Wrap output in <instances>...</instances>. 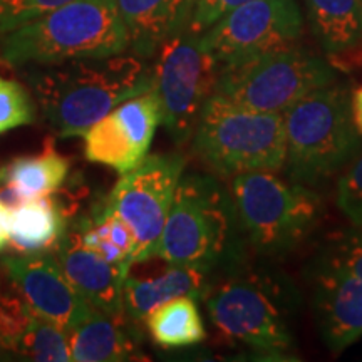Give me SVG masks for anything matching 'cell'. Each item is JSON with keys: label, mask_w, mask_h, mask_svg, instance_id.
<instances>
[{"label": "cell", "mask_w": 362, "mask_h": 362, "mask_svg": "<svg viewBox=\"0 0 362 362\" xmlns=\"http://www.w3.org/2000/svg\"><path fill=\"white\" fill-rule=\"evenodd\" d=\"M242 232L262 257H282L314 228L320 202L305 185L284 181L274 171H250L232 178Z\"/></svg>", "instance_id": "7"}, {"label": "cell", "mask_w": 362, "mask_h": 362, "mask_svg": "<svg viewBox=\"0 0 362 362\" xmlns=\"http://www.w3.org/2000/svg\"><path fill=\"white\" fill-rule=\"evenodd\" d=\"M29 200V198L24 197L19 189L16 187H12V185H4L2 188H0V202L6 205L8 210H16L17 206H21L22 203Z\"/></svg>", "instance_id": "31"}, {"label": "cell", "mask_w": 362, "mask_h": 362, "mask_svg": "<svg viewBox=\"0 0 362 362\" xmlns=\"http://www.w3.org/2000/svg\"><path fill=\"white\" fill-rule=\"evenodd\" d=\"M0 267H2V264H0ZM0 285H2V272H0Z\"/></svg>", "instance_id": "35"}, {"label": "cell", "mask_w": 362, "mask_h": 362, "mask_svg": "<svg viewBox=\"0 0 362 362\" xmlns=\"http://www.w3.org/2000/svg\"><path fill=\"white\" fill-rule=\"evenodd\" d=\"M288 178L315 187L332 178L361 149L349 90L327 84L282 112Z\"/></svg>", "instance_id": "5"}, {"label": "cell", "mask_w": 362, "mask_h": 362, "mask_svg": "<svg viewBox=\"0 0 362 362\" xmlns=\"http://www.w3.org/2000/svg\"><path fill=\"white\" fill-rule=\"evenodd\" d=\"M183 168L185 158L180 155H149L121 176L103 202L133 230V264L156 257Z\"/></svg>", "instance_id": "10"}, {"label": "cell", "mask_w": 362, "mask_h": 362, "mask_svg": "<svg viewBox=\"0 0 362 362\" xmlns=\"http://www.w3.org/2000/svg\"><path fill=\"white\" fill-rule=\"evenodd\" d=\"M71 2L74 0H0V34Z\"/></svg>", "instance_id": "27"}, {"label": "cell", "mask_w": 362, "mask_h": 362, "mask_svg": "<svg viewBox=\"0 0 362 362\" xmlns=\"http://www.w3.org/2000/svg\"><path fill=\"white\" fill-rule=\"evenodd\" d=\"M81 242L111 264H131L134 255V233L123 220L106 206L99 205L88 218L74 220Z\"/></svg>", "instance_id": "23"}, {"label": "cell", "mask_w": 362, "mask_h": 362, "mask_svg": "<svg viewBox=\"0 0 362 362\" xmlns=\"http://www.w3.org/2000/svg\"><path fill=\"white\" fill-rule=\"evenodd\" d=\"M124 319L128 317H110L101 310H94L86 322L69 332L72 361L123 362L143 359L133 330L128 329Z\"/></svg>", "instance_id": "19"}, {"label": "cell", "mask_w": 362, "mask_h": 362, "mask_svg": "<svg viewBox=\"0 0 362 362\" xmlns=\"http://www.w3.org/2000/svg\"><path fill=\"white\" fill-rule=\"evenodd\" d=\"M240 233L232 192L220 180L210 175L181 176L156 257L168 265L211 274L237 262Z\"/></svg>", "instance_id": "3"}, {"label": "cell", "mask_w": 362, "mask_h": 362, "mask_svg": "<svg viewBox=\"0 0 362 362\" xmlns=\"http://www.w3.org/2000/svg\"><path fill=\"white\" fill-rule=\"evenodd\" d=\"M33 319L34 314L19 293H0V346L12 352Z\"/></svg>", "instance_id": "26"}, {"label": "cell", "mask_w": 362, "mask_h": 362, "mask_svg": "<svg viewBox=\"0 0 362 362\" xmlns=\"http://www.w3.org/2000/svg\"><path fill=\"white\" fill-rule=\"evenodd\" d=\"M6 354H8V352L4 349L2 346H0V359H6Z\"/></svg>", "instance_id": "34"}, {"label": "cell", "mask_w": 362, "mask_h": 362, "mask_svg": "<svg viewBox=\"0 0 362 362\" xmlns=\"http://www.w3.org/2000/svg\"><path fill=\"white\" fill-rule=\"evenodd\" d=\"M0 264L30 312L67 332L79 327L96 310L69 282L52 252L8 253Z\"/></svg>", "instance_id": "12"}, {"label": "cell", "mask_w": 362, "mask_h": 362, "mask_svg": "<svg viewBox=\"0 0 362 362\" xmlns=\"http://www.w3.org/2000/svg\"><path fill=\"white\" fill-rule=\"evenodd\" d=\"M76 208L52 193L29 200L11 211L8 243L19 253L52 252Z\"/></svg>", "instance_id": "17"}, {"label": "cell", "mask_w": 362, "mask_h": 362, "mask_svg": "<svg viewBox=\"0 0 362 362\" xmlns=\"http://www.w3.org/2000/svg\"><path fill=\"white\" fill-rule=\"evenodd\" d=\"M304 17L296 0H252L225 13L200 34L202 44L220 66L296 44Z\"/></svg>", "instance_id": "11"}, {"label": "cell", "mask_w": 362, "mask_h": 362, "mask_svg": "<svg viewBox=\"0 0 362 362\" xmlns=\"http://www.w3.org/2000/svg\"><path fill=\"white\" fill-rule=\"evenodd\" d=\"M144 320L153 341L166 349L197 346L206 337L205 325L194 297L185 296L173 298L156 307Z\"/></svg>", "instance_id": "22"}, {"label": "cell", "mask_w": 362, "mask_h": 362, "mask_svg": "<svg viewBox=\"0 0 362 362\" xmlns=\"http://www.w3.org/2000/svg\"><path fill=\"white\" fill-rule=\"evenodd\" d=\"M52 253L69 282L94 309L110 317H126L123 293L131 264H111L86 248L74 220Z\"/></svg>", "instance_id": "15"}, {"label": "cell", "mask_w": 362, "mask_h": 362, "mask_svg": "<svg viewBox=\"0 0 362 362\" xmlns=\"http://www.w3.org/2000/svg\"><path fill=\"white\" fill-rule=\"evenodd\" d=\"M248 2H252V0H197V7H194L188 29L192 33L203 34L225 13L232 12L233 8L240 6H245Z\"/></svg>", "instance_id": "30"}, {"label": "cell", "mask_w": 362, "mask_h": 362, "mask_svg": "<svg viewBox=\"0 0 362 362\" xmlns=\"http://www.w3.org/2000/svg\"><path fill=\"white\" fill-rule=\"evenodd\" d=\"M336 81L329 61L296 45L221 66L215 93L260 112H282L312 90Z\"/></svg>", "instance_id": "8"}, {"label": "cell", "mask_w": 362, "mask_h": 362, "mask_svg": "<svg viewBox=\"0 0 362 362\" xmlns=\"http://www.w3.org/2000/svg\"><path fill=\"white\" fill-rule=\"evenodd\" d=\"M35 104L30 93L13 79L0 76V133L33 124Z\"/></svg>", "instance_id": "25"}, {"label": "cell", "mask_w": 362, "mask_h": 362, "mask_svg": "<svg viewBox=\"0 0 362 362\" xmlns=\"http://www.w3.org/2000/svg\"><path fill=\"white\" fill-rule=\"evenodd\" d=\"M161 123L155 89L121 103L84 133V156L90 163L128 173L148 156L153 136Z\"/></svg>", "instance_id": "13"}, {"label": "cell", "mask_w": 362, "mask_h": 362, "mask_svg": "<svg viewBox=\"0 0 362 362\" xmlns=\"http://www.w3.org/2000/svg\"><path fill=\"white\" fill-rule=\"evenodd\" d=\"M69 160L45 139L42 151L33 156H19L0 168V183L12 185L27 198L57 192L69 175Z\"/></svg>", "instance_id": "21"}, {"label": "cell", "mask_w": 362, "mask_h": 362, "mask_svg": "<svg viewBox=\"0 0 362 362\" xmlns=\"http://www.w3.org/2000/svg\"><path fill=\"white\" fill-rule=\"evenodd\" d=\"M210 288V274L192 267L168 265L158 277L124 280V314L133 322L144 320L156 307L178 297H205Z\"/></svg>", "instance_id": "18"}, {"label": "cell", "mask_w": 362, "mask_h": 362, "mask_svg": "<svg viewBox=\"0 0 362 362\" xmlns=\"http://www.w3.org/2000/svg\"><path fill=\"white\" fill-rule=\"evenodd\" d=\"M156 54L153 89L160 101L161 124L181 146L192 141L221 66L202 44L200 34L189 29L166 40Z\"/></svg>", "instance_id": "9"}, {"label": "cell", "mask_w": 362, "mask_h": 362, "mask_svg": "<svg viewBox=\"0 0 362 362\" xmlns=\"http://www.w3.org/2000/svg\"><path fill=\"white\" fill-rule=\"evenodd\" d=\"M320 253L329 260L344 267L362 282V226H356L349 232L337 233Z\"/></svg>", "instance_id": "28"}, {"label": "cell", "mask_w": 362, "mask_h": 362, "mask_svg": "<svg viewBox=\"0 0 362 362\" xmlns=\"http://www.w3.org/2000/svg\"><path fill=\"white\" fill-rule=\"evenodd\" d=\"M12 352L29 361H72L69 332L35 315L29 329L12 347Z\"/></svg>", "instance_id": "24"}, {"label": "cell", "mask_w": 362, "mask_h": 362, "mask_svg": "<svg viewBox=\"0 0 362 362\" xmlns=\"http://www.w3.org/2000/svg\"><path fill=\"white\" fill-rule=\"evenodd\" d=\"M205 297L211 324L225 341L265 356L282 357L293 349L300 300L280 274L233 272Z\"/></svg>", "instance_id": "4"}, {"label": "cell", "mask_w": 362, "mask_h": 362, "mask_svg": "<svg viewBox=\"0 0 362 362\" xmlns=\"http://www.w3.org/2000/svg\"><path fill=\"white\" fill-rule=\"evenodd\" d=\"M193 151L221 178L285 166V128L280 112L248 110L214 93L192 138Z\"/></svg>", "instance_id": "6"}, {"label": "cell", "mask_w": 362, "mask_h": 362, "mask_svg": "<svg viewBox=\"0 0 362 362\" xmlns=\"http://www.w3.org/2000/svg\"><path fill=\"white\" fill-rule=\"evenodd\" d=\"M22 76L49 128L61 138L84 136L121 103L155 86L153 67L134 54L24 67Z\"/></svg>", "instance_id": "1"}, {"label": "cell", "mask_w": 362, "mask_h": 362, "mask_svg": "<svg viewBox=\"0 0 362 362\" xmlns=\"http://www.w3.org/2000/svg\"><path fill=\"white\" fill-rule=\"evenodd\" d=\"M305 7L327 56L362 47V0H305Z\"/></svg>", "instance_id": "20"}, {"label": "cell", "mask_w": 362, "mask_h": 362, "mask_svg": "<svg viewBox=\"0 0 362 362\" xmlns=\"http://www.w3.org/2000/svg\"><path fill=\"white\" fill-rule=\"evenodd\" d=\"M126 51L128 33L116 0H74L0 34V59L16 69Z\"/></svg>", "instance_id": "2"}, {"label": "cell", "mask_w": 362, "mask_h": 362, "mask_svg": "<svg viewBox=\"0 0 362 362\" xmlns=\"http://www.w3.org/2000/svg\"><path fill=\"white\" fill-rule=\"evenodd\" d=\"M309 274L317 329L327 349L339 354L362 336V282L322 253Z\"/></svg>", "instance_id": "14"}, {"label": "cell", "mask_w": 362, "mask_h": 362, "mask_svg": "<svg viewBox=\"0 0 362 362\" xmlns=\"http://www.w3.org/2000/svg\"><path fill=\"white\" fill-rule=\"evenodd\" d=\"M337 203L354 226H362V156L339 180Z\"/></svg>", "instance_id": "29"}, {"label": "cell", "mask_w": 362, "mask_h": 362, "mask_svg": "<svg viewBox=\"0 0 362 362\" xmlns=\"http://www.w3.org/2000/svg\"><path fill=\"white\" fill-rule=\"evenodd\" d=\"M128 33V49L149 59L166 40L188 29L197 0H116Z\"/></svg>", "instance_id": "16"}, {"label": "cell", "mask_w": 362, "mask_h": 362, "mask_svg": "<svg viewBox=\"0 0 362 362\" xmlns=\"http://www.w3.org/2000/svg\"><path fill=\"white\" fill-rule=\"evenodd\" d=\"M352 115H354V123L362 134V88H359L352 96Z\"/></svg>", "instance_id": "33"}, {"label": "cell", "mask_w": 362, "mask_h": 362, "mask_svg": "<svg viewBox=\"0 0 362 362\" xmlns=\"http://www.w3.org/2000/svg\"><path fill=\"white\" fill-rule=\"evenodd\" d=\"M11 235V210L0 202V250L7 247Z\"/></svg>", "instance_id": "32"}]
</instances>
